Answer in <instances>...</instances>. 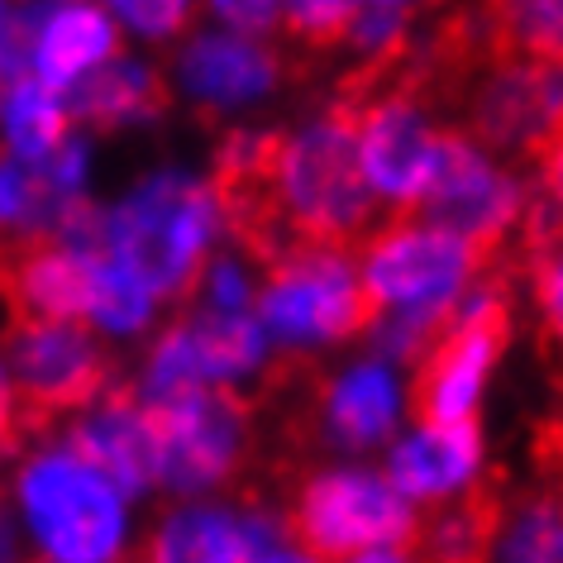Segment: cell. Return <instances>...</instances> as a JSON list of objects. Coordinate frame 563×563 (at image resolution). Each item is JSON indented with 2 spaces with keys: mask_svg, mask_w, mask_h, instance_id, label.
<instances>
[{
  "mask_svg": "<svg viewBox=\"0 0 563 563\" xmlns=\"http://www.w3.org/2000/svg\"><path fill=\"white\" fill-rule=\"evenodd\" d=\"M358 163L377 201L420 206L430 191L434 163H440L444 134L430 124L420 101L406 87H383L358 106L354 115Z\"/></svg>",
  "mask_w": 563,
  "mask_h": 563,
  "instance_id": "10",
  "label": "cell"
},
{
  "mask_svg": "<svg viewBox=\"0 0 563 563\" xmlns=\"http://www.w3.org/2000/svg\"><path fill=\"white\" fill-rule=\"evenodd\" d=\"M492 48L563 63V0H492Z\"/></svg>",
  "mask_w": 563,
  "mask_h": 563,
  "instance_id": "21",
  "label": "cell"
},
{
  "mask_svg": "<svg viewBox=\"0 0 563 563\" xmlns=\"http://www.w3.org/2000/svg\"><path fill=\"white\" fill-rule=\"evenodd\" d=\"M497 554L506 559H563V501H530L497 526Z\"/></svg>",
  "mask_w": 563,
  "mask_h": 563,
  "instance_id": "22",
  "label": "cell"
},
{
  "mask_svg": "<svg viewBox=\"0 0 563 563\" xmlns=\"http://www.w3.org/2000/svg\"><path fill=\"white\" fill-rule=\"evenodd\" d=\"M358 0H282V20L306 44H344Z\"/></svg>",
  "mask_w": 563,
  "mask_h": 563,
  "instance_id": "24",
  "label": "cell"
},
{
  "mask_svg": "<svg viewBox=\"0 0 563 563\" xmlns=\"http://www.w3.org/2000/svg\"><path fill=\"white\" fill-rule=\"evenodd\" d=\"M196 282H201L206 311H253V301H258V282H253L244 258H206Z\"/></svg>",
  "mask_w": 563,
  "mask_h": 563,
  "instance_id": "26",
  "label": "cell"
},
{
  "mask_svg": "<svg viewBox=\"0 0 563 563\" xmlns=\"http://www.w3.org/2000/svg\"><path fill=\"white\" fill-rule=\"evenodd\" d=\"M67 230L91 234L106 253L139 273L158 297H181L224 230L220 191L187 173H158L110 210H81ZM63 230V234H67Z\"/></svg>",
  "mask_w": 563,
  "mask_h": 563,
  "instance_id": "2",
  "label": "cell"
},
{
  "mask_svg": "<svg viewBox=\"0 0 563 563\" xmlns=\"http://www.w3.org/2000/svg\"><path fill=\"white\" fill-rule=\"evenodd\" d=\"M401 406H406V391H401V377L391 368V358H363V363H349L340 377H330L325 391H320V430L334 449H373L391 440L401 420Z\"/></svg>",
  "mask_w": 563,
  "mask_h": 563,
  "instance_id": "17",
  "label": "cell"
},
{
  "mask_svg": "<svg viewBox=\"0 0 563 563\" xmlns=\"http://www.w3.org/2000/svg\"><path fill=\"white\" fill-rule=\"evenodd\" d=\"M177 81L196 106L239 110V106L263 101L277 87V58L258 44V34H244V30L201 34L181 53Z\"/></svg>",
  "mask_w": 563,
  "mask_h": 563,
  "instance_id": "16",
  "label": "cell"
},
{
  "mask_svg": "<svg viewBox=\"0 0 563 563\" xmlns=\"http://www.w3.org/2000/svg\"><path fill=\"white\" fill-rule=\"evenodd\" d=\"M267 330L253 311H206L181 320L153 344L144 391L139 397H173L191 387H239L263 373L267 363Z\"/></svg>",
  "mask_w": 563,
  "mask_h": 563,
  "instance_id": "8",
  "label": "cell"
},
{
  "mask_svg": "<svg viewBox=\"0 0 563 563\" xmlns=\"http://www.w3.org/2000/svg\"><path fill=\"white\" fill-rule=\"evenodd\" d=\"M477 134L497 148H540L563 124V63L534 53H497L473 96Z\"/></svg>",
  "mask_w": 563,
  "mask_h": 563,
  "instance_id": "12",
  "label": "cell"
},
{
  "mask_svg": "<svg viewBox=\"0 0 563 563\" xmlns=\"http://www.w3.org/2000/svg\"><path fill=\"white\" fill-rule=\"evenodd\" d=\"M420 206H426L434 220L463 230L477 249H492L516 230L520 216H526V191H520V181L506 173L501 163H492L477 144L444 134L440 163H434L430 191Z\"/></svg>",
  "mask_w": 563,
  "mask_h": 563,
  "instance_id": "11",
  "label": "cell"
},
{
  "mask_svg": "<svg viewBox=\"0 0 563 563\" xmlns=\"http://www.w3.org/2000/svg\"><path fill=\"white\" fill-rule=\"evenodd\" d=\"M540 153H544V163H540V167H544V187H549V196H554V201H563V124L544 139Z\"/></svg>",
  "mask_w": 563,
  "mask_h": 563,
  "instance_id": "29",
  "label": "cell"
},
{
  "mask_svg": "<svg viewBox=\"0 0 563 563\" xmlns=\"http://www.w3.org/2000/svg\"><path fill=\"white\" fill-rule=\"evenodd\" d=\"M534 291H540V306L554 325L559 344H563V249H554L549 258L540 263V277H534Z\"/></svg>",
  "mask_w": 563,
  "mask_h": 563,
  "instance_id": "28",
  "label": "cell"
},
{
  "mask_svg": "<svg viewBox=\"0 0 563 563\" xmlns=\"http://www.w3.org/2000/svg\"><path fill=\"white\" fill-rule=\"evenodd\" d=\"M297 540L316 559H401L420 540L416 501H406L387 473H320L297 497Z\"/></svg>",
  "mask_w": 563,
  "mask_h": 563,
  "instance_id": "5",
  "label": "cell"
},
{
  "mask_svg": "<svg viewBox=\"0 0 563 563\" xmlns=\"http://www.w3.org/2000/svg\"><path fill=\"white\" fill-rule=\"evenodd\" d=\"M253 316L267 340L291 354L340 344L368 325L373 306L363 291L358 263L340 244H291L267 263Z\"/></svg>",
  "mask_w": 563,
  "mask_h": 563,
  "instance_id": "4",
  "label": "cell"
},
{
  "mask_svg": "<svg viewBox=\"0 0 563 563\" xmlns=\"http://www.w3.org/2000/svg\"><path fill=\"white\" fill-rule=\"evenodd\" d=\"M5 377L15 387L24 416L87 411L106 391L110 363L81 320L15 316L5 330Z\"/></svg>",
  "mask_w": 563,
  "mask_h": 563,
  "instance_id": "7",
  "label": "cell"
},
{
  "mask_svg": "<svg viewBox=\"0 0 563 563\" xmlns=\"http://www.w3.org/2000/svg\"><path fill=\"white\" fill-rule=\"evenodd\" d=\"M110 15H115L124 30H134L139 38H153V44H163V38H177L187 30L196 0H106Z\"/></svg>",
  "mask_w": 563,
  "mask_h": 563,
  "instance_id": "25",
  "label": "cell"
},
{
  "mask_svg": "<svg viewBox=\"0 0 563 563\" xmlns=\"http://www.w3.org/2000/svg\"><path fill=\"white\" fill-rule=\"evenodd\" d=\"M363 5H387V10H411L416 0H363Z\"/></svg>",
  "mask_w": 563,
  "mask_h": 563,
  "instance_id": "30",
  "label": "cell"
},
{
  "mask_svg": "<svg viewBox=\"0 0 563 563\" xmlns=\"http://www.w3.org/2000/svg\"><path fill=\"white\" fill-rule=\"evenodd\" d=\"M81 454H87L96 468H106L115 483L130 492H148L158 487V473H153V426H148V406L144 397H124V391H101L87 416L77 420L73 440Z\"/></svg>",
  "mask_w": 563,
  "mask_h": 563,
  "instance_id": "18",
  "label": "cell"
},
{
  "mask_svg": "<svg viewBox=\"0 0 563 563\" xmlns=\"http://www.w3.org/2000/svg\"><path fill=\"white\" fill-rule=\"evenodd\" d=\"M506 349V301L492 291H468L459 311L426 344L416 373V406L426 420H473L492 368Z\"/></svg>",
  "mask_w": 563,
  "mask_h": 563,
  "instance_id": "9",
  "label": "cell"
},
{
  "mask_svg": "<svg viewBox=\"0 0 563 563\" xmlns=\"http://www.w3.org/2000/svg\"><path fill=\"white\" fill-rule=\"evenodd\" d=\"M497 534V506L473 497V501H459L454 511H444L434 526L426 530V540L434 554H454V559H468V554H483L487 540Z\"/></svg>",
  "mask_w": 563,
  "mask_h": 563,
  "instance_id": "23",
  "label": "cell"
},
{
  "mask_svg": "<svg viewBox=\"0 0 563 563\" xmlns=\"http://www.w3.org/2000/svg\"><path fill=\"white\" fill-rule=\"evenodd\" d=\"M0 15H5V0H0Z\"/></svg>",
  "mask_w": 563,
  "mask_h": 563,
  "instance_id": "31",
  "label": "cell"
},
{
  "mask_svg": "<svg viewBox=\"0 0 563 563\" xmlns=\"http://www.w3.org/2000/svg\"><path fill=\"white\" fill-rule=\"evenodd\" d=\"M297 534L282 530V520L249 511V506H220V501H191L163 516L153 530L148 554L153 559H191V563H244V559H301Z\"/></svg>",
  "mask_w": 563,
  "mask_h": 563,
  "instance_id": "13",
  "label": "cell"
},
{
  "mask_svg": "<svg viewBox=\"0 0 563 563\" xmlns=\"http://www.w3.org/2000/svg\"><path fill=\"white\" fill-rule=\"evenodd\" d=\"M30 73L53 91H77L96 67L115 58V15L91 0H30Z\"/></svg>",
  "mask_w": 563,
  "mask_h": 563,
  "instance_id": "14",
  "label": "cell"
},
{
  "mask_svg": "<svg viewBox=\"0 0 563 563\" xmlns=\"http://www.w3.org/2000/svg\"><path fill=\"white\" fill-rule=\"evenodd\" d=\"M210 10L230 30H244V34H263L267 24L282 20V0H210Z\"/></svg>",
  "mask_w": 563,
  "mask_h": 563,
  "instance_id": "27",
  "label": "cell"
},
{
  "mask_svg": "<svg viewBox=\"0 0 563 563\" xmlns=\"http://www.w3.org/2000/svg\"><path fill=\"white\" fill-rule=\"evenodd\" d=\"M483 253L468 234L444 220H401L368 239L358 277L377 311V344L387 358H411L473 291Z\"/></svg>",
  "mask_w": 563,
  "mask_h": 563,
  "instance_id": "1",
  "label": "cell"
},
{
  "mask_svg": "<svg viewBox=\"0 0 563 563\" xmlns=\"http://www.w3.org/2000/svg\"><path fill=\"white\" fill-rule=\"evenodd\" d=\"M163 110V81L134 58H110L77 87V115L91 124H139Z\"/></svg>",
  "mask_w": 563,
  "mask_h": 563,
  "instance_id": "20",
  "label": "cell"
},
{
  "mask_svg": "<svg viewBox=\"0 0 563 563\" xmlns=\"http://www.w3.org/2000/svg\"><path fill=\"white\" fill-rule=\"evenodd\" d=\"M20 516L30 540L63 563H106L130 540V492L77 444L44 449L20 468Z\"/></svg>",
  "mask_w": 563,
  "mask_h": 563,
  "instance_id": "3",
  "label": "cell"
},
{
  "mask_svg": "<svg viewBox=\"0 0 563 563\" xmlns=\"http://www.w3.org/2000/svg\"><path fill=\"white\" fill-rule=\"evenodd\" d=\"M153 426V473L158 487L196 497L224 483L249 444V416L220 387H191L173 397H144Z\"/></svg>",
  "mask_w": 563,
  "mask_h": 563,
  "instance_id": "6",
  "label": "cell"
},
{
  "mask_svg": "<svg viewBox=\"0 0 563 563\" xmlns=\"http://www.w3.org/2000/svg\"><path fill=\"white\" fill-rule=\"evenodd\" d=\"M477 468H483V434L473 420H426L387 459L391 487L416 506L454 501L473 487Z\"/></svg>",
  "mask_w": 563,
  "mask_h": 563,
  "instance_id": "15",
  "label": "cell"
},
{
  "mask_svg": "<svg viewBox=\"0 0 563 563\" xmlns=\"http://www.w3.org/2000/svg\"><path fill=\"white\" fill-rule=\"evenodd\" d=\"M67 124H73V115L63 106V91H53L48 81H38L34 73L0 81V134L20 163L48 158L67 139Z\"/></svg>",
  "mask_w": 563,
  "mask_h": 563,
  "instance_id": "19",
  "label": "cell"
}]
</instances>
